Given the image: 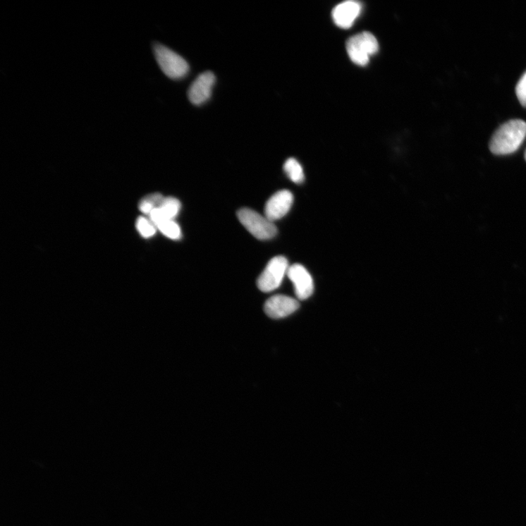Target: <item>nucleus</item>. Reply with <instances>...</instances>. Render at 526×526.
<instances>
[{"label": "nucleus", "mask_w": 526, "mask_h": 526, "mask_svg": "<svg viewBox=\"0 0 526 526\" xmlns=\"http://www.w3.org/2000/svg\"><path fill=\"white\" fill-rule=\"evenodd\" d=\"M525 159L526 160V151H525Z\"/></svg>", "instance_id": "obj_17"}, {"label": "nucleus", "mask_w": 526, "mask_h": 526, "mask_svg": "<svg viewBox=\"0 0 526 526\" xmlns=\"http://www.w3.org/2000/svg\"><path fill=\"white\" fill-rule=\"evenodd\" d=\"M180 210V201L175 197H168L165 198L163 204L159 208L153 210L149 216L156 226L161 221L173 220Z\"/></svg>", "instance_id": "obj_11"}, {"label": "nucleus", "mask_w": 526, "mask_h": 526, "mask_svg": "<svg viewBox=\"0 0 526 526\" xmlns=\"http://www.w3.org/2000/svg\"><path fill=\"white\" fill-rule=\"evenodd\" d=\"M379 50L377 39L372 33L361 32L350 37L347 42V51L353 62L360 66L369 63L370 56Z\"/></svg>", "instance_id": "obj_2"}, {"label": "nucleus", "mask_w": 526, "mask_h": 526, "mask_svg": "<svg viewBox=\"0 0 526 526\" xmlns=\"http://www.w3.org/2000/svg\"><path fill=\"white\" fill-rule=\"evenodd\" d=\"M288 276L293 283L295 294L298 299L305 300L314 292V282L308 271L300 264L289 267Z\"/></svg>", "instance_id": "obj_7"}, {"label": "nucleus", "mask_w": 526, "mask_h": 526, "mask_svg": "<svg viewBox=\"0 0 526 526\" xmlns=\"http://www.w3.org/2000/svg\"><path fill=\"white\" fill-rule=\"evenodd\" d=\"M215 80L214 74L210 71H207L198 75L188 91V97L190 102L196 106L206 103L212 95Z\"/></svg>", "instance_id": "obj_6"}, {"label": "nucleus", "mask_w": 526, "mask_h": 526, "mask_svg": "<svg viewBox=\"0 0 526 526\" xmlns=\"http://www.w3.org/2000/svg\"><path fill=\"white\" fill-rule=\"evenodd\" d=\"M136 228L140 234L144 238H148L153 236L156 233V226L150 219L140 216L136 221Z\"/></svg>", "instance_id": "obj_15"}, {"label": "nucleus", "mask_w": 526, "mask_h": 526, "mask_svg": "<svg viewBox=\"0 0 526 526\" xmlns=\"http://www.w3.org/2000/svg\"><path fill=\"white\" fill-rule=\"evenodd\" d=\"M165 197L160 193L151 194L140 202L139 209L141 212L149 215L151 212L163 204Z\"/></svg>", "instance_id": "obj_12"}, {"label": "nucleus", "mask_w": 526, "mask_h": 526, "mask_svg": "<svg viewBox=\"0 0 526 526\" xmlns=\"http://www.w3.org/2000/svg\"><path fill=\"white\" fill-rule=\"evenodd\" d=\"M156 228L171 239L179 240L181 238V228L174 220L161 221L156 226Z\"/></svg>", "instance_id": "obj_14"}, {"label": "nucleus", "mask_w": 526, "mask_h": 526, "mask_svg": "<svg viewBox=\"0 0 526 526\" xmlns=\"http://www.w3.org/2000/svg\"><path fill=\"white\" fill-rule=\"evenodd\" d=\"M515 91L519 102L526 108V71L519 80Z\"/></svg>", "instance_id": "obj_16"}, {"label": "nucleus", "mask_w": 526, "mask_h": 526, "mask_svg": "<svg viewBox=\"0 0 526 526\" xmlns=\"http://www.w3.org/2000/svg\"><path fill=\"white\" fill-rule=\"evenodd\" d=\"M237 216L240 224L259 240L271 239L277 234L274 222L254 210L241 209L238 211Z\"/></svg>", "instance_id": "obj_4"}, {"label": "nucleus", "mask_w": 526, "mask_h": 526, "mask_svg": "<svg viewBox=\"0 0 526 526\" xmlns=\"http://www.w3.org/2000/svg\"><path fill=\"white\" fill-rule=\"evenodd\" d=\"M526 136V123L514 119L502 125L490 141V150L496 155L510 154L516 152Z\"/></svg>", "instance_id": "obj_1"}, {"label": "nucleus", "mask_w": 526, "mask_h": 526, "mask_svg": "<svg viewBox=\"0 0 526 526\" xmlns=\"http://www.w3.org/2000/svg\"><path fill=\"white\" fill-rule=\"evenodd\" d=\"M293 204V195L288 190H281L275 193L267 202L265 207L266 216L274 221L285 216Z\"/></svg>", "instance_id": "obj_8"}, {"label": "nucleus", "mask_w": 526, "mask_h": 526, "mask_svg": "<svg viewBox=\"0 0 526 526\" xmlns=\"http://www.w3.org/2000/svg\"><path fill=\"white\" fill-rule=\"evenodd\" d=\"M299 308L297 300L282 295H277L269 298L265 303L266 314L273 319L286 317Z\"/></svg>", "instance_id": "obj_9"}, {"label": "nucleus", "mask_w": 526, "mask_h": 526, "mask_svg": "<svg viewBox=\"0 0 526 526\" xmlns=\"http://www.w3.org/2000/svg\"><path fill=\"white\" fill-rule=\"evenodd\" d=\"M288 269V261L285 257L277 256L272 258L257 279L258 288L264 293L277 289Z\"/></svg>", "instance_id": "obj_5"}, {"label": "nucleus", "mask_w": 526, "mask_h": 526, "mask_svg": "<svg viewBox=\"0 0 526 526\" xmlns=\"http://www.w3.org/2000/svg\"><path fill=\"white\" fill-rule=\"evenodd\" d=\"M361 11V6L355 1H347L338 5L333 11L335 24L343 29L350 28Z\"/></svg>", "instance_id": "obj_10"}, {"label": "nucleus", "mask_w": 526, "mask_h": 526, "mask_svg": "<svg viewBox=\"0 0 526 526\" xmlns=\"http://www.w3.org/2000/svg\"><path fill=\"white\" fill-rule=\"evenodd\" d=\"M154 52L160 69L170 78L180 79L188 73L190 67L187 61L171 49L156 44Z\"/></svg>", "instance_id": "obj_3"}, {"label": "nucleus", "mask_w": 526, "mask_h": 526, "mask_svg": "<svg viewBox=\"0 0 526 526\" xmlns=\"http://www.w3.org/2000/svg\"><path fill=\"white\" fill-rule=\"evenodd\" d=\"M284 171L294 183L301 184L305 181L302 168L294 158H290L286 161Z\"/></svg>", "instance_id": "obj_13"}]
</instances>
